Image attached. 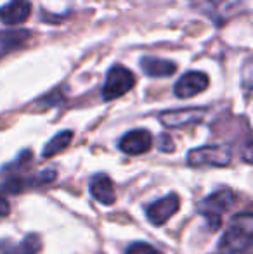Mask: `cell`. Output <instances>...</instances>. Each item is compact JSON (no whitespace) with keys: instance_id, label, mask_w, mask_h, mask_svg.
Listing matches in <instances>:
<instances>
[{"instance_id":"1","label":"cell","mask_w":253,"mask_h":254,"mask_svg":"<svg viewBox=\"0 0 253 254\" xmlns=\"http://www.w3.org/2000/svg\"><path fill=\"white\" fill-rule=\"evenodd\" d=\"M253 239V216L252 213H243L234 216L227 230L219 241V254H240L250 248Z\"/></svg>"},{"instance_id":"2","label":"cell","mask_w":253,"mask_h":254,"mask_svg":"<svg viewBox=\"0 0 253 254\" xmlns=\"http://www.w3.org/2000/svg\"><path fill=\"white\" fill-rule=\"evenodd\" d=\"M135 85V76L130 69L123 66H113L108 71L104 87H102V99L104 101H115V99L125 95Z\"/></svg>"},{"instance_id":"3","label":"cell","mask_w":253,"mask_h":254,"mask_svg":"<svg viewBox=\"0 0 253 254\" xmlns=\"http://www.w3.org/2000/svg\"><path fill=\"white\" fill-rule=\"evenodd\" d=\"M189 166H217L224 168L231 164V151L226 145H205V147L192 149L187 154Z\"/></svg>"},{"instance_id":"4","label":"cell","mask_w":253,"mask_h":254,"mask_svg":"<svg viewBox=\"0 0 253 254\" xmlns=\"http://www.w3.org/2000/svg\"><path fill=\"white\" fill-rule=\"evenodd\" d=\"M179 206H180L179 195L169 194L163 199H160V201L149 204L148 209H146V216H148V220L151 221L153 225L162 227V225H165L167 221L179 211Z\"/></svg>"},{"instance_id":"5","label":"cell","mask_w":253,"mask_h":254,"mask_svg":"<svg viewBox=\"0 0 253 254\" xmlns=\"http://www.w3.org/2000/svg\"><path fill=\"white\" fill-rule=\"evenodd\" d=\"M234 202H236V194L231 189H219L217 192L210 194L208 197H205L199 202V209L205 216L220 218V214L231 209Z\"/></svg>"},{"instance_id":"6","label":"cell","mask_w":253,"mask_h":254,"mask_svg":"<svg viewBox=\"0 0 253 254\" xmlns=\"http://www.w3.org/2000/svg\"><path fill=\"white\" fill-rule=\"evenodd\" d=\"M208 85L210 80L205 73H201V71H189V73L182 74L177 80L175 87H173V94L179 99H189L205 92L208 88Z\"/></svg>"},{"instance_id":"7","label":"cell","mask_w":253,"mask_h":254,"mask_svg":"<svg viewBox=\"0 0 253 254\" xmlns=\"http://www.w3.org/2000/svg\"><path fill=\"white\" fill-rule=\"evenodd\" d=\"M205 109H198V107H187V109H173L165 111L160 114V121L165 125L167 128H184L189 125L199 123L205 116Z\"/></svg>"},{"instance_id":"8","label":"cell","mask_w":253,"mask_h":254,"mask_svg":"<svg viewBox=\"0 0 253 254\" xmlns=\"http://www.w3.org/2000/svg\"><path fill=\"white\" fill-rule=\"evenodd\" d=\"M153 147V137L148 130H132L120 140V149L128 156H141Z\"/></svg>"},{"instance_id":"9","label":"cell","mask_w":253,"mask_h":254,"mask_svg":"<svg viewBox=\"0 0 253 254\" xmlns=\"http://www.w3.org/2000/svg\"><path fill=\"white\" fill-rule=\"evenodd\" d=\"M31 14L30 0H10L9 3L0 7V21L7 26L23 24Z\"/></svg>"},{"instance_id":"10","label":"cell","mask_w":253,"mask_h":254,"mask_svg":"<svg viewBox=\"0 0 253 254\" xmlns=\"http://www.w3.org/2000/svg\"><path fill=\"white\" fill-rule=\"evenodd\" d=\"M31 38L30 30H5L0 31V59L7 56V54L17 51V49L24 47L28 40Z\"/></svg>"},{"instance_id":"11","label":"cell","mask_w":253,"mask_h":254,"mask_svg":"<svg viewBox=\"0 0 253 254\" xmlns=\"http://www.w3.org/2000/svg\"><path fill=\"white\" fill-rule=\"evenodd\" d=\"M90 194H92V197H94L95 201L101 202V204H106V206L113 204V202H115V199H116L115 187H113L111 178H109L108 175H104V173L95 175V177L90 180Z\"/></svg>"},{"instance_id":"12","label":"cell","mask_w":253,"mask_h":254,"mask_svg":"<svg viewBox=\"0 0 253 254\" xmlns=\"http://www.w3.org/2000/svg\"><path fill=\"white\" fill-rule=\"evenodd\" d=\"M141 69L144 71L148 76L165 78V76H172V74L175 73L177 66L172 63V61L146 56V57H142V59H141Z\"/></svg>"},{"instance_id":"13","label":"cell","mask_w":253,"mask_h":254,"mask_svg":"<svg viewBox=\"0 0 253 254\" xmlns=\"http://www.w3.org/2000/svg\"><path fill=\"white\" fill-rule=\"evenodd\" d=\"M42 249L40 235H26L19 244L10 241L0 242V254H37Z\"/></svg>"},{"instance_id":"14","label":"cell","mask_w":253,"mask_h":254,"mask_svg":"<svg viewBox=\"0 0 253 254\" xmlns=\"http://www.w3.org/2000/svg\"><path fill=\"white\" fill-rule=\"evenodd\" d=\"M73 140V131L70 130H64L61 133H58L56 137H52L51 140L47 142V145L44 147L42 151V156L44 157H54L56 154L63 152L64 149H68V145L71 144Z\"/></svg>"},{"instance_id":"15","label":"cell","mask_w":253,"mask_h":254,"mask_svg":"<svg viewBox=\"0 0 253 254\" xmlns=\"http://www.w3.org/2000/svg\"><path fill=\"white\" fill-rule=\"evenodd\" d=\"M127 254H160L153 246L146 244V242H134L132 246H128Z\"/></svg>"},{"instance_id":"16","label":"cell","mask_w":253,"mask_h":254,"mask_svg":"<svg viewBox=\"0 0 253 254\" xmlns=\"http://www.w3.org/2000/svg\"><path fill=\"white\" fill-rule=\"evenodd\" d=\"M158 147L162 149L163 152H170V151H173V142H172V138L169 137V135H162V137L158 138Z\"/></svg>"},{"instance_id":"17","label":"cell","mask_w":253,"mask_h":254,"mask_svg":"<svg viewBox=\"0 0 253 254\" xmlns=\"http://www.w3.org/2000/svg\"><path fill=\"white\" fill-rule=\"evenodd\" d=\"M9 211H10L9 201H7L5 197H2V195H0V216H5V214H9Z\"/></svg>"}]
</instances>
